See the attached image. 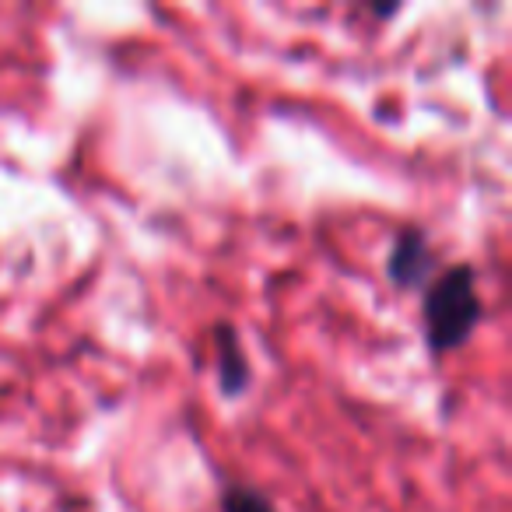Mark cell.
Returning <instances> with one entry per match:
<instances>
[{"label":"cell","mask_w":512,"mask_h":512,"mask_svg":"<svg viewBox=\"0 0 512 512\" xmlns=\"http://www.w3.org/2000/svg\"><path fill=\"white\" fill-rule=\"evenodd\" d=\"M481 320L484 306L477 295V271L470 264H453L428 281L421 299V327L432 355L463 348Z\"/></svg>","instance_id":"cell-1"},{"label":"cell","mask_w":512,"mask_h":512,"mask_svg":"<svg viewBox=\"0 0 512 512\" xmlns=\"http://www.w3.org/2000/svg\"><path fill=\"white\" fill-rule=\"evenodd\" d=\"M386 278L397 288H404V292L428 288V281L435 278V253L425 228L407 225L393 235L390 256H386Z\"/></svg>","instance_id":"cell-2"},{"label":"cell","mask_w":512,"mask_h":512,"mask_svg":"<svg viewBox=\"0 0 512 512\" xmlns=\"http://www.w3.org/2000/svg\"><path fill=\"white\" fill-rule=\"evenodd\" d=\"M211 341H214V365H218V390L221 397L235 400L249 390L253 383V369H249L246 348H242V337L235 330V323L221 320L211 327Z\"/></svg>","instance_id":"cell-3"},{"label":"cell","mask_w":512,"mask_h":512,"mask_svg":"<svg viewBox=\"0 0 512 512\" xmlns=\"http://www.w3.org/2000/svg\"><path fill=\"white\" fill-rule=\"evenodd\" d=\"M221 512H278L264 491L249 488V484H228L221 491Z\"/></svg>","instance_id":"cell-4"},{"label":"cell","mask_w":512,"mask_h":512,"mask_svg":"<svg viewBox=\"0 0 512 512\" xmlns=\"http://www.w3.org/2000/svg\"><path fill=\"white\" fill-rule=\"evenodd\" d=\"M372 15H376V18H383V22H386V18H393V15H397V11H400V4H372Z\"/></svg>","instance_id":"cell-5"}]
</instances>
